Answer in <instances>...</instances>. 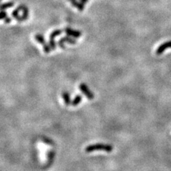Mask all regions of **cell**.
Segmentation results:
<instances>
[{"label": "cell", "instance_id": "obj_14", "mask_svg": "<svg viewBox=\"0 0 171 171\" xmlns=\"http://www.w3.org/2000/svg\"><path fill=\"white\" fill-rule=\"evenodd\" d=\"M4 22H5L6 24H10V22H12V18H10V17H9V16H7V17L6 18V19H4Z\"/></svg>", "mask_w": 171, "mask_h": 171}, {"label": "cell", "instance_id": "obj_2", "mask_svg": "<svg viewBox=\"0 0 171 171\" xmlns=\"http://www.w3.org/2000/svg\"><path fill=\"white\" fill-rule=\"evenodd\" d=\"M79 89L87 97L88 99L92 100L94 98V95L92 93L91 91L89 89L87 85L85 84H81L79 85Z\"/></svg>", "mask_w": 171, "mask_h": 171}, {"label": "cell", "instance_id": "obj_9", "mask_svg": "<svg viewBox=\"0 0 171 171\" xmlns=\"http://www.w3.org/2000/svg\"><path fill=\"white\" fill-rule=\"evenodd\" d=\"M22 15L21 16V19H22V22H25V21L27 20L29 17V9L27 8V6L25 5L23 10H22Z\"/></svg>", "mask_w": 171, "mask_h": 171}, {"label": "cell", "instance_id": "obj_1", "mask_svg": "<svg viewBox=\"0 0 171 171\" xmlns=\"http://www.w3.org/2000/svg\"><path fill=\"white\" fill-rule=\"evenodd\" d=\"M86 153H91L95 151H104L106 152H111L113 151V147L109 144H102V143H98V144L91 145L86 148Z\"/></svg>", "mask_w": 171, "mask_h": 171}, {"label": "cell", "instance_id": "obj_5", "mask_svg": "<svg viewBox=\"0 0 171 171\" xmlns=\"http://www.w3.org/2000/svg\"><path fill=\"white\" fill-rule=\"evenodd\" d=\"M70 2L72 3V6L78 9L79 11H82L84 9V4L81 3V1H78L77 0H71Z\"/></svg>", "mask_w": 171, "mask_h": 171}, {"label": "cell", "instance_id": "obj_8", "mask_svg": "<svg viewBox=\"0 0 171 171\" xmlns=\"http://www.w3.org/2000/svg\"><path fill=\"white\" fill-rule=\"evenodd\" d=\"M34 37H35L36 41H37L38 43H39V44H42V45H43V46H45V45H46V44H47L46 42V40H45V39H44V36L42 35V34H37Z\"/></svg>", "mask_w": 171, "mask_h": 171}, {"label": "cell", "instance_id": "obj_12", "mask_svg": "<svg viewBox=\"0 0 171 171\" xmlns=\"http://www.w3.org/2000/svg\"><path fill=\"white\" fill-rule=\"evenodd\" d=\"M62 33V30L61 29H57V30H54L53 32H51V34H50L49 35V38H55L56 37H58V36H59L60 34H61Z\"/></svg>", "mask_w": 171, "mask_h": 171}, {"label": "cell", "instance_id": "obj_6", "mask_svg": "<svg viewBox=\"0 0 171 171\" xmlns=\"http://www.w3.org/2000/svg\"><path fill=\"white\" fill-rule=\"evenodd\" d=\"M59 41L63 42V43H64V42H67V43L71 44H76V41L75 39L71 37L70 36H68V35L66 36V37L61 38V39H59Z\"/></svg>", "mask_w": 171, "mask_h": 171}, {"label": "cell", "instance_id": "obj_7", "mask_svg": "<svg viewBox=\"0 0 171 171\" xmlns=\"http://www.w3.org/2000/svg\"><path fill=\"white\" fill-rule=\"evenodd\" d=\"M61 96H62V98H63V101H64L65 104H66V106H69V104H72V103H71L70 94H69L68 92H66V91L63 92L61 94Z\"/></svg>", "mask_w": 171, "mask_h": 171}, {"label": "cell", "instance_id": "obj_10", "mask_svg": "<svg viewBox=\"0 0 171 171\" xmlns=\"http://www.w3.org/2000/svg\"><path fill=\"white\" fill-rule=\"evenodd\" d=\"M81 100H82V96H81V95H77V96L74 98L73 101H72V105L73 106H78V104L81 103Z\"/></svg>", "mask_w": 171, "mask_h": 171}, {"label": "cell", "instance_id": "obj_4", "mask_svg": "<svg viewBox=\"0 0 171 171\" xmlns=\"http://www.w3.org/2000/svg\"><path fill=\"white\" fill-rule=\"evenodd\" d=\"M64 31L68 36L73 37L74 38H79L81 37V32L76 30H74L71 28H66L64 29Z\"/></svg>", "mask_w": 171, "mask_h": 171}, {"label": "cell", "instance_id": "obj_13", "mask_svg": "<svg viewBox=\"0 0 171 171\" xmlns=\"http://www.w3.org/2000/svg\"><path fill=\"white\" fill-rule=\"evenodd\" d=\"M8 16V14H7V12H5V10H3L1 11V19H4Z\"/></svg>", "mask_w": 171, "mask_h": 171}, {"label": "cell", "instance_id": "obj_16", "mask_svg": "<svg viewBox=\"0 0 171 171\" xmlns=\"http://www.w3.org/2000/svg\"><path fill=\"white\" fill-rule=\"evenodd\" d=\"M69 1H71V0H69Z\"/></svg>", "mask_w": 171, "mask_h": 171}, {"label": "cell", "instance_id": "obj_3", "mask_svg": "<svg viewBox=\"0 0 171 171\" xmlns=\"http://www.w3.org/2000/svg\"><path fill=\"white\" fill-rule=\"evenodd\" d=\"M169 48H171V41L166 42H165V43L162 44L161 45H160L156 50V54L157 55H160V54H163L166 49H169Z\"/></svg>", "mask_w": 171, "mask_h": 171}, {"label": "cell", "instance_id": "obj_11", "mask_svg": "<svg viewBox=\"0 0 171 171\" xmlns=\"http://www.w3.org/2000/svg\"><path fill=\"white\" fill-rule=\"evenodd\" d=\"M14 5V3L13 1H9V2L4 3V4H3L1 7V11L6 10L9 8H11V7H13Z\"/></svg>", "mask_w": 171, "mask_h": 171}, {"label": "cell", "instance_id": "obj_15", "mask_svg": "<svg viewBox=\"0 0 171 171\" xmlns=\"http://www.w3.org/2000/svg\"><path fill=\"white\" fill-rule=\"evenodd\" d=\"M80 1H81V3H83V4H86V3L89 1V0H80Z\"/></svg>", "mask_w": 171, "mask_h": 171}]
</instances>
